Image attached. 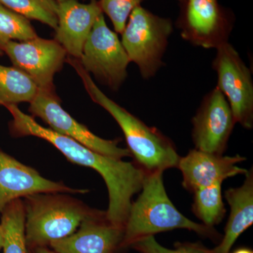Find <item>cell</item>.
<instances>
[{"instance_id":"1","label":"cell","mask_w":253,"mask_h":253,"mask_svg":"<svg viewBox=\"0 0 253 253\" xmlns=\"http://www.w3.org/2000/svg\"><path fill=\"white\" fill-rule=\"evenodd\" d=\"M12 116L9 129L14 136H33L52 144L70 162L90 168L99 173L109 191L107 219L115 225L125 227L131 206V199L142 188L146 172L138 165L95 152L79 142L44 127L18 109L6 106Z\"/></svg>"},{"instance_id":"2","label":"cell","mask_w":253,"mask_h":253,"mask_svg":"<svg viewBox=\"0 0 253 253\" xmlns=\"http://www.w3.org/2000/svg\"><path fill=\"white\" fill-rule=\"evenodd\" d=\"M67 60L81 78L92 101L111 114L121 126L136 165L146 172H163L169 168H177L180 156L172 141L108 97L95 84L79 60L71 57Z\"/></svg>"},{"instance_id":"3","label":"cell","mask_w":253,"mask_h":253,"mask_svg":"<svg viewBox=\"0 0 253 253\" xmlns=\"http://www.w3.org/2000/svg\"><path fill=\"white\" fill-rule=\"evenodd\" d=\"M163 173L146 172L141 194L131 204L121 249L130 247L141 238L176 229H188L212 240L220 239L214 227L190 220L176 209L166 193Z\"/></svg>"},{"instance_id":"4","label":"cell","mask_w":253,"mask_h":253,"mask_svg":"<svg viewBox=\"0 0 253 253\" xmlns=\"http://www.w3.org/2000/svg\"><path fill=\"white\" fill-rule=\"evenodd\" d=\"M22 200L28 249L49 247L71 235L82 221L99 211L63 193H40Z\"/></svg>"},{"instance_id":"5","label":"cell","mask_w":253,"mask_h":253,"mask_svg":"<svg viewBox=\"0 0 253 253\" xmlns=\"http://www.w3.org/2000/svg\"><path fill=\"white\" fill-rule=\"evenodd\" d=\"M173 31L172 23L137 6L123 30L122 43L130 62L135 63L144 79L154 77L162 67L163 57Z\"/></svg>"},{"instance_id":"6","label":"cell","mask_w":253,"mask_h":253,"mask_svg":"<svg viewBox=\"0 0 253 253\" xmlns=\"http://www.w3.org/2000/svg\"><path fill=\"white\" fill-rule=\"evenodd\" d=\"M78 60L86 72L115 91L126 81L130 63L117 33L108 27L103 14L94 23Z\"/></svg>"},{"instance_id":"7","label":"cell","mask_w":253,"mask_h":253,"mask_svg":"<svg viewBox=\"0 0 253 253\" xmlns=\"http://www.w3.org/2000/svg\"><path fill=\"white\" fill-rule=\"evenodd\" d=\"M212 68L217 74V87L227 98L236 123L252 129L253 83L249 68L229 42L217 48Z\"/></svg>"},{"instance_id":"8","label":"cell","mask_w":253,"mask_h":253,"mask_svg":"<svg viewBox=\"0 0 253 253\" xmlns=\"http://www.w3.org/2000/svg\"><path fill=\"white\" fill-rule=\"evenodd\" d=\"M14 67L26 73L41 90L54 91V78L62 69L67 52L55 40L37 37L27 41L0 43Z\"/></svg>"},{"instance_id":"9","label":"cell","mask_w":253,"mask_h":253,"mask_svg":"<svg viewBox=\"0 0 253 253\" xmlns=\"http://www.w3.org/2000/svg\"><path fill=\"white\" fill-rule=\"evenodd\" d=\"M28 111L34 117L41 118L53 131L74 139L95 152L119 159L131 156L129 149L118 146V139H102L84 125L78 123L61 107V101L55 91L39 89L36 97L30 103Z\"/></svg>"},{"instance_id":"10","label":"cell","mask_w":253,"mask_h":253,"mask_svg":"<svg viewBox=\"0 0 253 253\" xmlns=\"http://www.w3.org/2000/svg\"><path fill=\"white\" fill-rule=\"evenodd\" d=\"M235 123L226 98L216 86L205 96L193 118L196 149L223 155Z\"/></svg>"},{"instance_id":"11","label":"cell","mask_w":253,"mask_h":253,"mask_svg":"<svg viewBox=\"0 0 253 253\" xmlns=\"http://www.w3.org/2000/svg\"><path fill=\"white\" fill-rule=\"evenodd\" d=\"M88 190L71 187L46 179L34 168L0 149V213L10 203L40 193L84 194Z\"/></svg>"},{"instance_id":"12","label":"cell","mask_w":253,"mask_h":253,"mask_svg":"<svg viewBox=\"0 0 253 253\" xmlns=\"http://www.w3.org/2000/svg\"><path fill=\"white\" fill-rule=\"evenodd\" d=\"M181 37L193 45L211 49L228 42L231 26L217 0H186Z\"/></svg>"},{"instance_id":"13","label":"cell","mask_w":253,"mask_h":253,"mask_svg":"<svg viewBox=\"0 0 253 253\" xmlns=\"http://www.w3.org/2000/svg\"><path fill=\"white\" fill-rule=\"evenodd\" d=\"M124 227L115 225L99 211L84 219L71 235L51 243L56 253H115L121 249Z\"/></svg>"},{"instance_id":"14","label":"cell","mask_w":253,"mask_h":253,"mask_svg":"<svg viewBox=\"0 0 253 253\" xmlns=\"http://www.w3.org/2000/svg\"><path fill=\"white\" fill-rule=\"evenodd\" d=\"M244 161L246 158L239 155L224 156L195 149L180 158L177 168L182 174L183 186L194 192L201 188L212 186L219 181L223 182L227 178L246 174L247 169L237 166L238 163Z\"/></svg>"},{"instance_id":"15","label":"cell","mask_w":253,"mask_h":253,"mask_svg":"<svg viewBox=\"0 0 253 253\" xmlns=\"http://www.w3.org/2000/svg\"><path fill=\"white\" fill-rule=\"evenodd\" d=\"M103 14L99 1L87 4L78 0L58 2L57 27L55 41L64 48L71 57L80 59L83 48L98 17Z\"/></svg>"},{"instance_id":"16","label":"cell","mask_w":253,"mask_h":253,"mask_svg":"<svg viewBox=\"0 0 253 253\" xmlns=\"http://www.w3.org/2000/svg\"><path fill=\"white\" fill-rule=\"evenodd\" d=\"M242 186L225 191V199L231 208L230 216L224 237L212 253H230L236 240L253 223V171L248 170Z\"/></svg>"},{"instance_id":"17","label":"cell","mask_w":253,"mask_h":253,"mask_svg":"<svg viewBox=\"0 0 253 253\" xmlns=\"http://www.w3.org/2000/svg\"><path fill=\"white\" fill-rule=\"evenodd\" d=\"M3 253H28L26 214L22 199L10 203L1 212Z\"/></svg>"},{"instance_id":"18","label":"cell","mask_w":253,"mask_h":253,"mask_svg":"<svg viewBox=\"0 0 253 253\" xmlns=\"http://www.w3.org/2000/svg\"><path fill=\"white\" fill-rule=\"evenodd\" d=\"M38 86L26 73L16 67L0 65V106L31 103Z\"/></svg>"},{"instance_id":"19","label":"cell","mask_w":253,"mask_h":253,"mask_svg":"<svg viewBox=\"0 0 253 253\" xmlns=\"http://www.w3.org/2000/svg\"><path fill=\"white\" fill-rule=\"evenodd\" d=\"M221 184L201 188L194 191L193 211L203 224L213 227L220 223L226 214L225 206L221 196Z\"/></svg>"},{"instance_id":"20","label":"cell","mask_w":253,"mask_h":253,"mask_svg":"<svg viewBox=\"0 0 253 253\" xmlns=\"http://www.w3.org/2000/svg\"><path fill=\"white\" fill-rule=\"evenodd\" d=\"M0 4L29 20H36L54 30L57 27L56 0H0Z\"/></svg>"},{"instance_id":"21","label":"cell","mask_w":253,"mask_h":253,"mask_svg":"<svg viewBox=\"0 0 253 253\" xmlns=\"http://www.w3.org/2000/svg\"><path fill=\"white\" fill-rule=\"evenodd\" d=\"M37 37L28 18L0 4V43L27 41Z\"/></svg>"},{"instance_id":"22","label":"cell","mask_w":253,"mask_h":253,"mask_svg":"<svg viewBox=\"0 0 253 253\" xmlns=\"http://www.w3.org/2000/svg\"><path fill=\"white\" fill-rule=\"evenodd\" d=\"M130 247L140 253H212V249L200 243H176L174 249H167L158 244L154 236L141 238Z\"/></svg>"},{"instance_id":"23","label":"cell","mask_w":253,"mask_h":253,"mask_svg":"<svg viewBox=\"0 0 253 253\" xmlns=\"http://www.w3.org/2000/svg\"><path fill=\"white\" fill-rule=\"evenodd\" d=\"M144 0H100L102 12L111 19L118 33H122L129 15Z\"/></svg>"},{"instance_id":"24","label":"cell","mask_w":253,"mask_h":253,"mask_svg":"<svg viewBox=\"0 0 253 253\" xmlns=\"http://www.w3.org/2000/svg\"><path fill=\"white\" fill-rule=\"evenodd\" d=\"M28 253H56L49 247H38L28 249Z\"/></svg>"},{"instance_id":"25","label":"cell","mask_w":253,"mask_h":253,"mask_svg":"<svg viewBox=\"0 0 253 253\" xmlns=\"http://www.w3.org/2000/svg\"><path fill=\"white\" fill-rule=\"evenodd\" d=\"M232 253H253L252 250L248 249V248H240L236 249Z\"/></svg>"},{"instance_id":"26","label":"cell","mask_w":253,"mask_h":253,"mask_svg":"<svg viewBox=\"0 0 253 253\" xmlns=\"http://www.w3.org/2000/svg\"><path fill=\"white\" fill-rule=\"evenodd\" d=\"M2 245H3L2 231H1V225H0V250L2 249Z\"/></svg>"},{"instance_id":"27","label":"cell","mask_w":253,"mask_h":253,"mask_svg":"<svg viewBox=\"0 0 253 253\" xmlns=\"http://www.w3.org/2000/svg\"><path fill=\"white\" fill-rule=\"evenodd\" d=\"M66 1V0H56L57 2H61V1Z\"/></svg>"}]
</instances>
